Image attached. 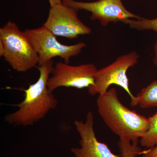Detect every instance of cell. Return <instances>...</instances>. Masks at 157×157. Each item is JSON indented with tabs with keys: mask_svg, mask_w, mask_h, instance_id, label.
I'll return each mask as SVG.
<instances>
[{
	"mask_svg": "<svg viewBox=\"0 0 157 157\" xmlns=\"http://www.w3.org/2000/svg\"><path fill=\"white\" fill-rule=\"evenodd\" d=\"M53 66V62L52 60L38 67L39 76L38 80L24 90L23 101L13 105L18 109L6 115L5 119L8 124L15 126L31 125L43 118L50 110L56 108L58 101L47 87Z\"/></svg>",
	"mask_w": 157,
	"mask_h": 157,
	"instance_id": "1",
	"label": "cell"
},
{
	"mask_svg": "<svg viewBox=\"0 0 157 157\" xmlns=\"http://www.w3.org/2000/svg\"><path fill=\"white\" fill-rule=\"evenodd\" d=\"M97 105L98 113L104 123L120 140L138 141L148 131L149 119L122 104L114 88L99 95Z\"/></svg>",
	"mask_w": 157,
	"mask_h": 157,
	"instance_id": "2",
	"label": "cell"
},
{
	"mask_svg": "<svg viewBox=\"0 0 157 157\" xmlns=\"http://www.w3.org/2000/svg\"><path fill=\"white\" fill-rule=\"evenodd\" d=\"M0 56L18 72H26L39 63L38 54L24 32L11 21L0 29Z\"/></svg>",
	"mask_w": 157,
	"mask_h": 157,
	"instance_id": "3",
	"label": "cell"
},
{
	"mask_svg": "<svg viewBox=\"0 0 157 157\" xmlns=\"http://www.w3.org/2000/svg\"><path fill=\"white\" fill-rule=\"evenodd\" d=\"M139 57L136 52H132L118 57L110 65L98 70L95 75L94 84L88 88L89 94L99 95L107 92L110 86L116 85L122 88L130 96L131 106H137L136 97L133 95L129 88L127 72L138 63Z\"/></svg>",
	"mask_w": 157,
	"mask_h": 157,
	"instance_id": "4",
	"label": "cell"
},
{
	"mask_svg": "<svg viewBox=\"0 0 157 157\" xmlns=\"http://www.w3.org/2000/svg\"><path fill=\"white\" fill-rule=\"evenodd\" d=\"M24 33L38 54L39 66L56 57H59L69 64L70 58L79 54L86 46L82 42L73 45L61 44L56 36L43 25L25 30Z\"/></svg>",
	"mask_w": 157,
	"mask_h": 157,
	"instance_id": "5",
	"label": "cell"
},
{
	"mask_svg": "<svg viewBox=\"0 0 157 157\" xmlns=\"http://www.w3.org/2000/svg\"><path fill=\"white\" fill-rule=\"evenodd\" d=\"M98 70L92 63L73 66L57 62L48 78L47 87L51 92L60 87L88 88L94 84Z\"/></svg>",
	"mask_w": 157,
	"mask_h": 157,
	"instance_id": "6",
	"label": "cell"
},
{
	"mask_svg": "<svg viewBox=\"0 0 157 157\" xmlns=\"http://www.w3.org/2000/svg\"><path fill=\"white\" fill-rule=\"evenodd\" d=\"M77 11L63 3L52 6L43 26L56 36L67 39L90 34L91 29L79 19Z\"/></svg>",
	"mask_w": 157,
	"mask_h": 157,
	"instance_id": "7",
	"label": "cell"
},
{
	"mask_svg": "<svg viewBox=\"0 0 157 157\" xmlns=\"http://www.w3.org/2000/svg\"><path fill=\"white\" fill-rule=\"evenodd\" d=\"M62 2L77 11L83 10L89 11L91 13L90 19L99 21L104 26L108 25L110 22H123L128 19L143 18L128 11L121 0H98L90 2L62 0Z\"/></svg>",
	"mask_w": 157,
	"mask_h": 157,
	"instance_id": "8",
	"label": "cell"
},
{
	"mask_svg": "<svg viewBox=\"0 0 157 157\" xmlns=\"http://www.w3.org/2000/svg\"><path fill=\"white\" fill-rule=\"evenodd\" d=\"M80 137V147H73L71 151L75 157H120L116 155L106 144L99 141L94 130V116L89 111L85 121L76 120L74 122Z\"/></svg>",
	"mask_w": 157,
	"mask_h": 157,
	"instance_id": "9",
	"label": "cell"
},
{
	"mask_svg": "<svg viewBox=\"0 0 157 157\" xmlns=\"http://www.w3.org/2000/svg\"><path fill=\"white\" fill-rule=\"evenodd\" d=\"M136 105L143 108L157 106V80L144 88L136 96Z\"/></svg>",
	"mask_w": 157,
	"mask_h": 157,
	"instance_id": "10",
	"label": "cell"
},
{
	"mask_svg": "<svg viewBox=\"0 0 157 157\" xmlns=\"http://www.w3.org/2000/svg\"><path fill=\"white\" fill-rule=\"evenodd\" d=\"M149 128L148 131L140 139V145L150 148L157 144V112L148 118Z\"/></svg>",
	"mask_w": 157,
	"mask_h": 157,
	"instance_id": "11",
	"label": "cell"
},
{
	"mask_svg": "<svg viewBox=\"0 0 157 157\" xmlns=\"http://www.w3.org/2000/svg\"><path fill=\"white\" fill-rule=\"evenodd\" d=\"M138 141L134 142L120 140L118 143L121 157H136L144 152L138 146Z\"/></svg>",
	"mask_w": 157,
	"mask_h": 157,
	"instance_id": "12",
	"label": "cell"
},
{
	"mask_svg": "<svg viewBox=\"0 0 157 157\" xmlns=\"http://www.w3.org/2000/svg\"><path fill=\"white\" fill-rule=\"evenodd\" d=\"M122 22L128 25L131 28L138 30H152L157 33V18L147 19L143 18L141 19H128Z\"/></svg>",
	"mask_w": 157,
	"mask_h": 157,
	"instance_id": "13",
	"label": "cell"
},
{
	"mask_svg": "<svg viewBox=\"0 0 157 157\" xmlns=\"http://www.w3.org/2000/svg\"><path fill=\"white\" fill-rule=\"evenodd\" d=\"M140 157H157V144L154 147L145 150Z\"/></svg>",
	"mask_w": 157,
	"mask_h": 157,
	"instance_id": "14",
	"label": "cell"
},
{
	"mask_svg": "<svg viewBox=\"0 0 157 157\" xmlns=\"http://www.w3.org/2000/svg\"><path fill=\"white\" fill-rule=\"evenodd\" d=\"M154 49L155 52V55L154 58V63L157 67V38L155 43Z\"/></svg>",
	"mask_w": 157,
	"mask_h": 157,
	"instance_id": "15",
	"label": "cell"
},
{
	"mask_svg": "<svg viewBox=\"0 0 157 157\" xmlns=\"http://www.w3.org/2000/svg\"><path fill=\"white\" fill-rule=\"evenodd\" d=\"M48 1H49V4H50V7L55 6L56 5L63 3L62 0H48Z\"/></svg>",
	"mask_w": 157,
	"mask_h": 157,
	"instance_id": "16",
	"label": "cell"
}]
</instances>
